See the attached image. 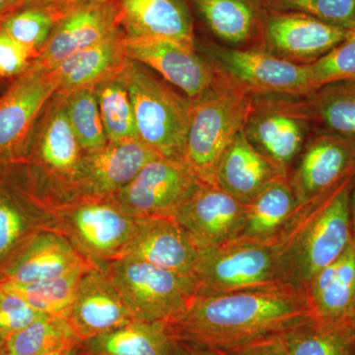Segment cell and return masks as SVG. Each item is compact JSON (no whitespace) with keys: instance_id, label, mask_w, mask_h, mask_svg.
<instances>
[{"instance_id":"29","label":"cell","mask_w":355,"mask_h":355,"mask_svg":"<svg viewBox=\"0 0 355 355\" xmlns=\"http://www.w3.org/2000/svg\"><path fill=\"white\" fill-rule=\"evenodd\" d=\"M172 331L167 323L132 321L83 342L85 355H170Z\"/></svg>"},{"instance_id":"14","label":"cell","mask_w":355,"mask_h":355,"mask_svg":"<svg viewBox=\"0 0 355 355\" xmlns=\"http://www.w3.org/2000/svg\"><path fill=\"white\" fill-rule=\"evenodd\" d=\"M354 173L355 142L315 128L289 173L297 209L324 197Z\"/></svg>"},{"instance_id":"27","label":"cell","mask_w":355,"mask_h":355,"mask_svg":"<svg viewBox=\"0 0 355 355\" xmlns=\"http://www.w3.org/2000/svg\"><path fill=\"white\" fill-rule=\"evenodd\" d=\"M128 58L121 28L106 39L73 53L51 70L58 93L67 94L81 88H92L100 81L119 73Z\"/></svg>"},{"instance_id":"19","label":"cell","mask_w":355,"mask_h":355,"mask_svg":"<svg viewBox=\"0 0 355 355\" xmlns=\"http://www.w3.org/2000/svg\"><path fill=\"white\" fill-rule=\"evenodd\" d=\"M121 28L116 0H91L58 21L34 64L51 71L73 53L99 43Z\"/></svg>"},{"instance_id":"13","label":"cell","mask_w":355,"mask_h":355,"mask_svg":"<svg viewBox=\"0 0 355 355\" xmlns=\"http://www.w3.org/2000/svg\"><path fill=\"white\" fill-rule=\"evenodd\" d=\"M58 86L50 71L33 62L0 95V164L17 161Z\"/></svg>"},{"instance_id":"7","label":"cell","mask_w":355,"mask_h":355,"mask_svg":"<svg viewBox=\"0 0 355 355\" xmlns=\"http://www.w3.org/2000/svg\"><path fill=\"white\" fill-rule=\"evenodd\" d=\"M193 277L205 295L288 284L275 243L241 239L198 249Z\"/></svg>"},{"instance_id":"43","label":"cell","mask_w":355,"mask_h":355,"mask_svg":"<svg viewBox=\"0 0 355 355\" xmlns=\"http://www.w3.org/2000/svg\"><path fill=\"white\" fill-rule=\"evenodd\" d=\"M89 1L91 0H22L17 8L35 6L53 7V8L62 9V10L72 11L76 7L87 3Z\"/></svg>"},{"instance_id":"34","label":"cell","mask_w":355,"mask_h":355,"mask_svg":"<svg viewBox=\"0 0 355 355\" xmlns=\"http://www.w3.org/2000/svg\"><path fill=\"white\" fill-rule=\"evenodd\" d=\"M108 142L139 139L132 100L120 72L93 86Z\"/></svg>"},{"instance_id":"46","label":"cell","mask_w":355,"mask_h":355,"mask_svg":"<svg viewBox=\"0 0 355 355\" xmlns=\"http://www.w3.org/2000/svg\"><path fill=\"white\" fill-rule=\"evenodd\" d=\"M64 355H85V352H84L83 347V343L76 345L73 349H69Z\"/></svg>"},{"instance_id":"15","label":"cell","mask_w":355,"mask_h":355,"mask_svg":"<svg viewBox=\"0 0 355 355\" xmlns=\"http://www.w3.org/2000/svg\"><path fill=\"white\" fill-rule=\"evenodd\" d=\"M125 53L130 60L158 73L191 102L197 101L226 81L202 53L175 42L125 41Z\"/></svg>"},{"instance_id":"17","label":"cell","mask_w":355,"mask_h":355,"mask_svg":"<svg viewBox=\"0 0 355 355\" xmlns=\"http://www.w3.org/2000/svg\"><path fill=\"white\" fill-rule=\"evenodd\" d=\"M247 205L216 184H200L174 219L198 249L220 246L241 234Z\"/></svg>"},{"instance_id":"11","label":"cell","mask_w":355,"mask_h":355,"mask_svg":"<svg viewBox=\"0 0 355 355\" xmlns=\"http://www.w3.org/2000/svg\"><path fill=\"white\" fill-rule=\"evenodd\" d=\"M53 207L22 166L0 164V268L33 235L42 230L58 231Z\"/></svg>"},{"instance_id":"22","label":"cell","mask_w":355,"mask_h":355,"mask_svg":"<svg viewBox=\"0 0 355 355\" xmlns=\"http://www.w3.org/2000/svg\"><path fill=\"white\" fill-rule=\"evenodd\" d=\"M67 319L81 342L135 321L108 273L96 266L79 280Z\"/></svg>"},{"instance_id":"20","label":"cell","mask_w":355,"mask_h":355,"mask_svg":"<svg viewBox=\"0 0 355 355\" xmlns=\"http://www.w3.org/2000/svg\"><path fill=\"white\" fill-rule=\"evenodd\" d=\"M210 40L231 48L263 46L268 0H186ZM263 49V48H261Z\"/></svg>"},{"instance_id":"18","label":"cell","mask_w":355,"mask_h":355,"mask_svg":"<svg viewBox=\"0 0 355 355\" xmlns=\"http://www.w3.org/2000/svg\"><path fill=\"white\" fill-rule=\"evenodd\" d=\"M160 157L139 139L108 142L84 153L74 180L76 198H108L128 186L142 168Z\"/></svg>"},{"instance_id":"10","label":"cell","mask_w":355,"mask_h":355,"mask_svg":"<svg viewBox=\"0 0 355 355\" xmlns=\"http://www.w3.org/2000/svg\"><path fill=\"white\" fill-rule=\"evenodd\" d=\"M224 78L251 95L307 96L315 90L309 67L292 64L261 48H231L209 38L197 49Z\"/></svg>"},{"instance_id":"44","label":"cell","mask_w":355,"mask_h":355,"mask_svg":"<svg viewBox=\"0 0 355 355\" xmlns=\"http://www.w3.org/2000/svg\"><path fill=\"white\" fill-rule=\"evenodd\" d=\"M22 0H0V21L20 6Z\"/></svg>"},{"instance_id":"38","label":"cell","mask_w":355,"mask_h":355,"mask_svg":"<svg viewBox=\"0 0 355 355\" xmlns=\"http://www.w3.org/2000/svg\"><path fill=\"white\" fill-rule=\"evenodd\" d=\"M268 8L307 14L347 29L355 27V0H268Z\"/></svg>"},{"instance_id":"25","label":"cell","mask_w":355,"mask_h":355,"mask_svg":"<svg viewBox=\"0 0 355 355\" xmlns=\"http://www.w3.org/2000/svg\"><path fill=\"white\" fill-rule=\"evenodd\" d=\"M313 320L329 328L350 331L355 309V245L326 266L305 286Z\"/></svg>"},{"instance_id":"23","label":"cell","mask_w":355,"mask_h":355,"mask_svg":"<svg viewBox=\"0 0 355 355\" xmlns=\"http://www.w3.org/2000/svg\"><path fill=\"white\" fill-rule=\"evenodd\" d=\"M137 228L120 258L144 261L193 275L198 249L178 222L167 217H137Z\"/></svg>"},{"instance_id":"2","label":"cell","mask_w":355,"mask_h":355,"mask_svg":"<svg viewBox=\"0 0 355 355\" xmlns=\"http://www.w3.org/2000/svg\"><path fill=\"white\" fill-rule=\"evenodd\" d=\"M355 173L330 193L296 210L275 241L287 284L304 287L340 258L352 240L350 196Z\"/></svg>"},{"instance_id":"8","label":"cell","mask_w":355,"mask_h":355,"mask_svg":"<svg viewBox=\"0 0 355 355\" xmlns=\"http://www.w3.org/2000/svg\"><path fill=\"white\" fill-rule=\"evenodd\" d=\"M315 128L306 96L257 94L243 133L288 178Z\"/></svg>"},{"instance_id":"24","label":"cell","mask_w":355,"mask_h":355,"mask_svg":"<svg viewBox=\"0 0 355 355\" xmlns=\"http://www.w3.org/2000/svg\"><path fill=\"white\" fill-rule=\"evenodd\" d=\"M91 265L62 233L42 230L0 268V282L36 284Z\"/></svg>"},{"instance_id":"49","label":"cell","mask_w":355,"mask_h":355,"mask_svg":"<svg viewBox=\"0 0 355 355\" xmlns=\"http://www.w3.org/2000/svg\"><path fill=\"white\" fill-rule=\"evenodd\" d=\"M67 352H69V350H67V352H55V354H46V355H64L65 354H67Z\"/></svg>"},{"instance_id":"31","label":"cell","mask_w":355,"mask_h":355,"mask_svg":"<svg viewBox=\"0 0 355 355\" xmlns=\"http://www.w3.org/2000/svg\"><path fill=\"white\" fill-rule=\"evenodd\" d=\"M306 98L316 128L355 142V80L322 86Z\"/></svg>"},{"instance_id":"28","label":"cell","mask_w":355,"mask_h":355,"mask_svg":"<svg viewBox=\"0 0 355 355\" xmlns=\"http://www.w3.org/2000/svg\"><path fill=\"white\" fill-rule=\"evenodd\" d=\"M246 205L244 227L237 239L261 243H275L297 210L286 177L273 181Z\"/></svg>"},{"instance_id":"9","label":"cell","mask_w":355,"mask_h":355,"mask_svg":"<svg viewBox=\"0 0 355 355\" xmlns=\"http://www.w3.org/2000/svg\"><path fill=\"white\" fill-rule=\"evenodd\" d=\"M58 231L86 260L104 268L120 258L137 228V217L110 198H76L55 205Z\"/></svg>"},{"instance_id":"35","label":"cell","mask_w":355,"mask_h":355,"mask_svg":"<svg viewBox=\"0 0 355 355\" xmlns=\"http://www.w3.org/2000/svg\"><path fill=\"white\" fill-rule=\"evenodd\" d=\"M70 11L48 6H23L0 21V28L38 58L58 21Z\"/></svg>"},{"instance_id":"6","label":"cell","mask_w":355,"mask_h":355,"mask_svg":"<svg viewBox=\"0 0 355 355\" xmlns=\"http://www.w3.org/2000/svg\"><path fill=\"white\" fill-rule=\"evenodd\" d=\"M84 151L72 130L64 95L55 93L40 116L22 155L17 161L40 193L53 198V186L73 193L74 180Z\"/></svg>"},{"instance_id":"26","label":"cell","mask_w":355,"mask_h":355,"mask_svg":"<svg viewBox=\"0 0 355 355\" xmlns=\"http://www.w3.org/2000/svg\"><path fill=\"white\" fill-rule=\"evenodd\" d=\"M282 177L286 176L254 148L242 132L222 155L217 166L216 184L231 197L248 205L266 187Z\"/></svg>"},{"instance_id":"1","label":"cell","mask_w":355,"mask_h":355,"mask_svg":"<svg viewBox=\"0 0 355 355\" xmlns=\"http://www.w3.org/2000/svg\"><path fill=\"white\" fill-rule=\"evenodd\" d=\"M304 287L277 286L222 294H196L186 312L169 324L173 336L227 349L277 335L312 320Z\"/></svg>"},{"instance_id":"30","label":"cell","mask_w":355,"mask_h":355,"mask_svg":"<svg viewBox=\"0 0 355 355\" xmlns=\"http://www.w3.org/2000/svg\"><path fill=\"white\" fill-rule=\"evenodd\" d=\"M284 355H355V336L309 320L272 336Z\"/></svg>"},{"instance_id":"37","label":"cell","mask_w":355,"mask_h":355,"mask_svg":"<svg viewBox=\"0 0 355 355\" xmlns=\"http://www.w3.org/2000/svg\"><path fill=\"white\" fill-rule=\"evenodd\" d=\"M308 67L315 90L328 84L355 80V27L333 50Z\"/></svg>"},{"instance_id":"12","label":"cell","mask_w":355,"mask_h":355,"mask_svg":"<svg viewBox=\"0 0 355 355\" xmlns=\"http://www.w3.org/2000/svg\"><path fill=\"white\" fill-rule=\"evenodd\" d=\"M202 183L183 161L158 157L147 163L128 186L108 198L132 216L174 219Z\"/></svg>"},{"instance_id":"39","label":"cell","mask_w":355,"mask_h":355,"mask_svg":"<svg viewBox=\"0 0 355 355\" xmlns=\"http://www.w3.org/2000/svg\"><path fill=\"white\" fill-rule=\"evenodd\" d=\"M44 316L46 315L33 309L22 299L0 291V340H7L13 334Z\"/></svg>"},{"instance_id":"47","label":"cell","mask_w":355,"mask_h":355,"mask_svg":"<svg viewBox=\"0 0 355 355\" xmlns=\"http://www.w3.org/2000/svg\"><path fill=\"white\" fill-rule=\"evenodd\" d=\"M0 355H7L6 340H0Z\"/></svg>"},{"instance_id":"33","label":"cell","mask_w":355,"mask_h":355,"mask_svg":"<svg viewBox=\"0 0 355 355\" xmlns=\"http://www.w3.org/2000/svg\"><path fill=\"white\" fill-rule=\"evenodd\" d=\"M83 343L64 317L40 318L6 340L7 355H46Z\"/></svg>"},{"instance_id":"3","label":"cell","mask_w":355,"mask_h":355,"mask_svg":"<svg viewBox=\"0 0 355 355\" xmlns=\"http://www.w3.org/2000/svg\"><path fill=\"white\" fill-rule=\"evenodd\" d=\"M120 77L132 100L140 141L160 157L184 162L190 100L158 78L153 70L130 58Z\"/></svg>"},{"instance_id":"36","label":"cell","mask_w":355,"mask_h":355,"mask_svg":"<svg viewBox=\"0 0 355 355\" xmlns=\"http://www.w3.org/2000/svg\"><path fill=\"white\" fill-rule=\"evenodd\" d=\"M62 95L67 119L84 153L106 146L108 139L93 88H81Z\"/></svg>"},{"instance_id":"42","label":"cell","mask_w":355,"mask_h":355,"mask_svg":"<svg viewBox=\"0 0 355 355\" xmlns=\"http://www.w3.org/2000/svg\"><path fill=\"white\" fill-rule=\"evenodd\" d=\"M173 335V334H172ZM170 355H222L218 350L186 342L173 336Z\"/></svg>"},{"instance_id":"5","label":"cell","mask_w":355,"mask_h":355,"mask_svg":"<svg viewBox=\"0 0 355 355\" xmlns=\"http://www.w3.org/2000/svg\"><path fill=\"white\" fill-rule=\"evenodd\" d=\"M104 268L135 321L171 324L186 312L198 292L193 275L144 261L116 259Z\"/></svg>"},{"instance_id":"41","label":"cell","mask_w":355,"mask_h":355,"mask_svg":"<svg viewBox=\"0 0 355 355\" xmlns=\"http://www.w3.org/2000/svg\"><path fill=\"white\" fill-rule=\"evenodd\" d=\"M222 355H284L272 336L227 349H216Z\"/></svg>"},{"instance_id":"21","label":"cell","mask_w":355,"mask_h":355,"mask_svg":"<svg viewBox=\"0 0 355 355\" xmlns=\"http://www.w3.org/2000/svg\"><path fill=\"white\" fill-rule=\"evenodd\" d=\"M125 41L164 40L197 50V26L186 0H116Z\"/></svg>"},{"instance_id":"4","label":"cell","mask_w":355,"mask_h":355,"mask_svg":"<svg viewBox=\"0 0 355 355\" xmlns=\"http://www.w3.org/2000/svg\"><path fill=\"white\" fill-rule=\"evenodd\" d=\"M251 103L252 95L227 79L191 102L184 162L202 183L216 184L219 161L244 130Z\"/></svg>"},{"instance_id":"45","label":"cell","mask_w":355,"mask_h":355,"mask_svg":"<svg viewBox=\"0 0 355 355\" xmlns=\"http://www.w3.org/2000/svg\"><path fill=\"white\" fill-rule=\"evenodd\" d=\"M350 216H352V240L355 245V184L350 196Z\"/></svg>"},{"instance_id":"48","label":"cell","mask_w":355,"mask_h":355,"mask_svg":"<svg viewBox=\"0 0 355 355\" xmlns=\"http://www.w3.org/2000/svg\"><path fill=\"white\" fill-rule=\"evenodd\" d=\"M352 330H354L355 334V309L354 313V317H352Z\"/></svg>"},{"instance_id":"16","label":"cell","mask_w":355,"mask_h":355,"mask_svg":"<svg viewBox=\"0 0 355 355\" xmlns=\"http://www.w3.org/2000/svg\"><path fill=\"white\" fill-rule=\"evenodd\" d=\"M350 29L304 13L268 9L261 48L292 64L309 65L347 38Z\"/></svg>"},{"instance_id":"40","label":"cell","mask_w":355,"mask_h":355,"mask_svg":"<svg viewBox=\"0 0 355 355\" xmlns=\"http://www.w3.org/2000/svg\"><path fill=\"white\" fill-rule=\"evenodd\" d=\"M34 60L31 51L0 28V81H12L27 71Z\"/></svg>"},{"instance_id":"32","label":"cell","mask_w":355,"mask_h":355,"mask_svg":"<svg viewBox=\"0 0 355 355\" xmlns=\"http://www.w3.org/2000/svg\"><path fill=\"white\" fill-rule=\"evenodd\" d=\"M91 266L76 268L64 275L36 284L0 282V291L24 300L33 309L53 317H69L79 280Z\"/></svg>"}]
</instances>
